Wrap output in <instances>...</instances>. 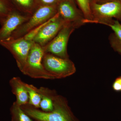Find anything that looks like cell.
Returning a JSON list of instances; mask_svg holds the SVG:
<instances>
[{"instance_id":"obj_13","label":"cell","mask_w":121,"mask_h":121,"mask_svg":"<svg viewBox=\"0 0 121 121\" xmlns=\"http://www.w3.org/2000/svg\"><path fill=\"white\" fill-rule=\"evenodd\" d=\"M37 90L41 97L39 108L44 112L52 111L54 108V96L56 94V91L43 87L37 88Z\"/></svg>"},{"instance_id":"obj_1","label":"cell","mask_w":121,"mask_h":121,"mask_svg":"<svg viewBox=\"0 0 121 121\" xmlns=\"http://www.w3.org/2000/svg\"><path fill=\"white\" fill-rule=\"evenodd\" d=\"M21 107L35 121H79L72 111L66 99L56 93L54 96V108L50 112L40 110L28 104Z\"/></svg>"},{"instance_id":"obj_14","label":"cell","mask_w":121,"mask_h":121,"mask_svg":"<svg viewBox=\"0 0 121 121\" xmlns=\"http://www.w3.org/2000/svg\"><path fill=\"white\" fill-rule=\"evenodd\" d=\"M10 113L12 121H35L26 113L16 101L11 106Z\"/></svg>"},{"instance_id":"obj_16","label":"cell","mask_w":121,"mask_h":121,"mask_svg":"<svg viewBox=\"0 0 121 121\" xmlns=\"http://www.w3.org/2000/svg\"><path fill=\"white\" fill-rule=\"evenodd\" d=\"M21 11L26 14L32 15L35 10L34 9L35 5H37L36 0H11Z\"/></svg>"},{"instance_id":"obj_7","label":"cell","mask_w":121,"mask_h":121,"mask_svg":"<svg viewBox=\"0 0 121 121\" xmlns=\"http://www.w3.org/2000/svg\"><path fill=\"white\" fill-rule=\"evenodd\" d=\"M66 23L57 13L54 17L33 30L35 35L33 41L43 47L56 36Z\"/></svg>"},{"instance_id":"obj_6","label":"cell","mask_w":121,"mask_h":121,"mask_svg":"<svg viewBox=\"0 0 121 121\" xmlns=\"http://www.w3.org/2000/svg\"><path fill=\"white\" fill-rule=\"evenodd\" d=\"M79 27L75 23L66 22L56 36L43 47L44 52L63 58L69 59L67 45L69 38L74 30Z\"/></svg>"},{"instance_id":"obj_10","label":"cell","mask_w":121,"mask_h":121,"mask_svg":"<svg viewBox=\"0 0 121 121\" xmlns=\"http://www.w3.org/2000/svg\"><path fill=\"white\" fill-rule=\"evenodd\" d=\"M31 15L14 10L8 16L0 28V43L10 38L13 32L30 18Z\"/></svg>"},{"instance_id":"obj_4","label":"cell","mask_w":121,"mask_h":121,"mask_svg":"<svg viewBox=\"0 0 121 121\" xmlns=\"http://www.w3.org/2000/svg\"><path fill=\"white\" fill-rule=\"evenodd\" d=\"M45 53L43 47L34 42L29 53L26 64L21 72L34 78L55 79L45 70L42 64V60Z\"/></svg>"},{"instance_id":"obj_8","label":"cell","mask_w":121,"mask_h":121,"mask_svg":"<svg viewBox=\"0 0 121 121\" xmlns=\"http://www.w3.org/2000/svg\"><path fill=\"white\" fill-rule=\"evenodd\" d=\"M33 43L32 40L24 37L17 39L9 38L1 42L0 45L8 50L13 55L18 68L21 71L26 64Z\"/></svg>"},{"instance_id":"obj_22","label":"cell","mask_w":121,"mask_h":121,"mask_svg":"<svg viewBox=\"0 0 121 121\" xmlns=\"http://www.w3.org/2000/svg\"><path fill=\"white\" fill-rule=\"evenodd\" d=\"M71 0V1H72V2H74V3H76H76L75 0Z\"/></svg>"},{"instance_id":"obj_2","label":"cell","mask_w":121,"mask_h":121,"mask_svg":"<svg viewBox=\"0 0 121 121\" xmlns=\"http://www.w3.org/2000/svg\"><path fill=\"white\" fill-rule=\"evenodd\" d=\"M93 20L84 19L83 23L102 24L108 26L113 23L114 19L121 22V2L115 0L102 4L93 2L91 6Z\"/></svg>"},{"instance_id":"obj_12","label":"cell","mask_w":121,"mask_h":121,"mask_svg":"<svg viewBox=\"0 0 121 121\" xmlns=\"http://www.w3.org/2000/svg\"><path fill=\"white\" fill-rule=\"evenodd\" d=\"M107 26L113 31L109 37L111 46L115 51L121 55V24L115 20L112 24Z\"/></svg>"},{"instance_id":"obj_11","label":"cell","mask_w":121,"mask_h":121,"mask_svg":"<svg viewBox=\"0 0 121 121\" xmlns=\"http://www.w3.org/2000/svg\"><path fill=\"white\" fill-rule=\"evenodd\" d=\"M9 83L12 92L16 98L17 104L21 106L28 104L29 95L26 83L19 77H14L9 80Z\"/></svg>"},{"instance_id":"obj_9","label":"cell","mask_w":121,"mask_h":121,"mask_svg":"<svg viewBox=\"0 0 121 121\" xmlns=\"http://www.w3.org/2000/svg\"><path fill=\"white\" fill-rule=\"evenodd\" d=\"M70 0H62L56 5L57 13L65 22L73 23L80 27L84 24L82 12Z\"/></svg>"},{"instance_id":"obj_19","label":"cell","mask_w":121,"mask_h":121,"mask_svg":"<svg viewBox=\"0 0 121 121\" xmlns=\"http://www.w3.org/2000/svg\"><path fill=\"white\" fill-rule=\"evenodd\" d=\"M62 0H36L37 6L39 7L43 6L56 5Z\"/></svg>"},{"instance_id":"obj_18","label":"cell","mask_w":121,"mask_h":121,"mask_svg":"<svg viewBox=\"0 0 121 121\" xmlns=\"http://www.w3.org/2000/svg\"><path fill=\"white\" fill-rule=\"evenodd\" d=\"M75 1L79 9L82 12L85 19L87 21L92 20L93 18L91 6L93 0H75Z\"/></svg>"},{"instance_id":"obj_23","label":"cell","mask_w":121,"mask_h":121,"mask_svg":"<svg viewBox=\"0 0 121 121\" xmlns=\"http://www.w3.org/2000/svg\"><path fill=\"white\" fill-rule=\"evenodd\" d=\"M120 0V1H121V0Z\"/></svg>"},{"instance_id":"obj_5","label":"cell","mask_w":121,"mask_h":121,"mask_svg":"<svg viewBox=\"0 0 121 121\" xmlns=\"http://www.w3.org/2000/svg\"><path fill=\"white\" fill-rule=\"evenodd\" d=\"M42 64L45 70L55 79L68 77L76 71L74 64L69 58H63L50 53H44Z\"/></svg>"},{"instance_id":"obj_17","label":"cell","mask_w":121,"mask_h":121,"mask_svg":"<svg viewBox=\"0 0 121 121\" xmlns=\"http://www.w3.org/2000/svg\"><path fill=\"white\" fill-rule=\"evenodd\" d=\"M11 0H0V25L14 10Z\"/></svg>"},{"instance_id":"obj_20","label":"cell","mask_w":121,"mask_h":121,"mask_svg":"<svg viewBox=\"0 0 121 121\" xmlns=\"http://www.w3.org/2000/svg\"><path fill=\"white\" fill-rule=\"evenodd\" d=\"M113 90L117 92L121 91V76L117 78L112 84Z\"/></svg>"},{"instance_id":"obj_15","label":"cell","mask_w":121,"mask_h":121,"mask_svg":"<svg viewBox=\"0 0 121 121\" xmlns=\"http://www.w3.org/2000/svg\"><path fill=\"white\" fill-rule=\"evenodd\" d=\"M29 95L28 104L36 108H40L41 102V95L38 91L37 87L33 85L26 83Z\"/></svg>"},{"instance_id":"obj_21","label":"cell","mask_w":121,"mask_h":121,"mask_svg":"<svg viewBox=\"0 0 121 121\" xmlns=\"http://www.w3.org/2000/svg\"><path fill=\"white\" fill-rule=\"evenodd\" d=\"M114 0H93V2L97 4H102Z\"/></svg>"},{"instance_id":"obj_3","label":"cell","mask_w":121,"mask_h":121,"mask_svg":"<svg viewBox=\"0 0 121 121\" xmlns=\"http://www.w3.org/2000/svg\"><path fill=\"white\" fill-rule=\"evenodd\" d=\"M57 13L56 5L38 7L30 18L15 30L9 38L17 39L24 37L54 17Z\"/></svg>"}]
</instances>
